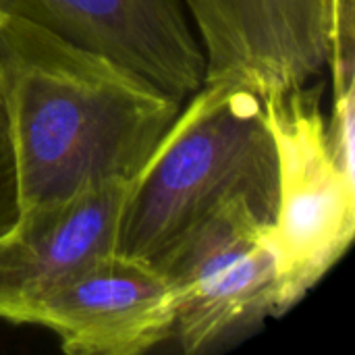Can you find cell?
Masks as SVG:
<instances>
[{"label":"cell","instance_id":"6da1fadb","mask_svg":"<svg viewBox=\"0 0 355 355\" xmlns=\"http://www.w3.org/2000/svg\"><path fill=\"white\" fill-rule=\"evenodd\" d=\"M0 106L21 212L131 181L183 100L112 56L0 15Z\"/></svg>","mask_w":355,"mask_h":355},{"label":"cell","instance_id":"7a4b0ae2","mask_svg":"<svg viewBox=\"0 0 355 355\" xmlns=\"http://www.w3.org/2000/svg\"><path fill=\"white\" fill-rule=\"evenodd\" d=\"M250 202L277 212V154L264 100L231 83L202 85L129 181L114 254L156 266L210 214Z\"/></svg>","mask_w":355,"mask_h":355},{"label":"cell","instance_id":"3957f363","mask_svg":"<svg viewBox=\"0 0 355 355\" xmlns=\"http://www.w3.org/2000/svg\"><path fill=\"white\" fill-rule=\"evenodd\" d=\"M320 96V83H310L264 98L277 154L268 239L279 272V316L322 281L355 233L354 150L335 141Z\"/></svg>","mask_w":355,"mask_h":355},{"label":"cell","instance_id":"277c9868","mask_svg":"<svg viewBox=\"0 0 355 355\" xmlns=\"http://www.w3.org/2000/svg\"><path fill=\"white\" fill-rule=\"evenodd\" d=\"M270 223L254 204L231 202L158 264L173 297V337L185 354L216 352L279 316Z\"/></svg>","mask_w":355,"mask_h":355},{"label":"cell","instance_id":"5b68a950","mask_svg":"<svg viewBox=\"0 0 355 355\" xmlns=\"http://www.w3.org/2000/svg\"><path fill=\"white\" fill-rule=\"evenodd\" d=\"M204 54V85L231 83L262 100L314 83L331 67L337 19L354 0H183Z\"/></svg>","mask_w":355,"mask_h":355},{"label":"cell","instance_id":"8992f818","mask_svg":"<svg viewBox=\"0 0 355 355\" xmlns=\"http://www.w3.org/2000/svg\"><path fill=\"white\" fill-rule=\"evenodd\" d=\"M0 15L112 56L183 102L204 85V54L183 0H0Z\"/></svg>","mask_w":355,"mask_h":355},{"label":"cell","instance_id":"52a82bcc","mask_svg":"<svg viewBox=\"0 0 355 355\" xmlns=\"http://www.w3.org/2000/svg\"><path fill=\"white\" fill-rule=\"evenodd\" d=\"M129 181L21 210L0 235V320L31 324L37 306L96 260L114 252Z\"/></svg>","mask_w":355,"mask_h":355},{"label":"cell","instance_id":"ba28073f","mask_svg":"<svg viewBox=\"0 0 355 355\" xmlns=\"http://www.w3.org/2000/svg\"><path fill=\"white\" fill-rule=\"evenodd\" d=\"M33 327L75 355H139L173 337L175 312L164 275L146 262L108 254L52 291Z\"/></svg>","mask_w":355,"mask_h":355},{"label":"cell","instance_id":"9c48e42d","mask_svg":"<svg viewBox=\"0 0 355 355\" xmlns=\"http://www.w3.org/2000/svg\"><path fill=\"white\" fill-rule=\"evenodd\" d=\"M19 218V196L10 133L4 110L0 106V235L6 233Z\"/></svg>","mask_w":355,"mask_h":355}]
</instances>
